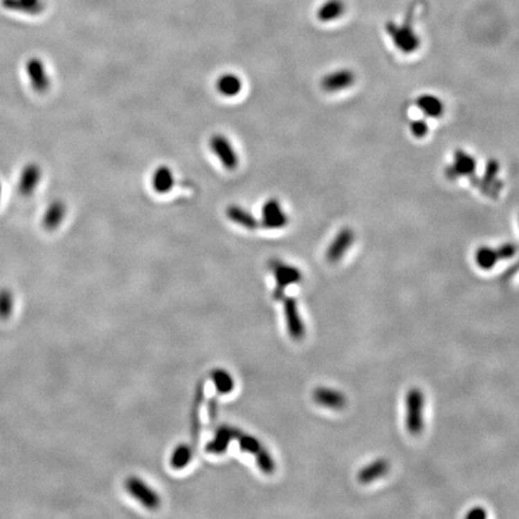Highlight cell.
<instances>
[{"label":"cell","mask_w":519,"mask_h":519,"mask_svg":"<svg viewBox=\"0 0 519 519\" xmlns=\"http://www.w3.org/2000/svg\"><path fill=\"white\" fill-rule=\"evenodd\" d=\"M242 433L238 429L229 425H222L217 429L215 437L213 440L206 445V451L212 455H222L225 453L227 447L230 445L231 440L238 438Z\"/></svg>","instance_id":"9a60e30c"},{"label":"cell","mask_w":519,"mask_h":519,"mask_svg":"<svg viewBox=\"0 0 519 519\" xmlns=\"http://www.w3.org/2000/svg\"><path fill=\"white\" fill-rule=\"evenodd\" d=\"M495 249H497L498 256H499V260H500V261L510 260V258H513L516 254H517V252H518L517 245L513 243L501 244L500 247H498V248Z\"/></svg>","instance_id":"f546056e"},{"label":"cell","mask_w":519,"mask_h":519,"mask_svg":"<svg viewBox=\"0 0 519 519\" xmlns=\"http://www.w3.org/2000/svg\"><path fill=\"white\" fill-rule=\"evenodd\" d=\"M389 468L391 465L389 461L380 458V459L371 461V464L363 466L357 475V480L361 484H371L376 480L384 477L385 475L389 474Z\"/></svg>","instance_id":"e0dca14e"},{"label":"cell","mask_w":519,"mask_h":519,"mask_svg":"<svg viewBox=\"0 0 519 519\" xmlns=\"http://www.w3.org/2000/svg\"><path fill=\"white\" fill-rule=\"evenodd\" d=\"M409 129H410L411 135L414 136L415 139H425L429 132L428 123L425 119L411 121Z\"/></svg>","instance_id":"f1b7e54d"},{"label":"cell","mask_w":519,"mask_h":519,"mask_svg":"<svg viewBox=\"0 0 519 519\" xmlns=\"http://www.w3.org/2000/svg\"><path fill=\"white\" fill-rule=\"evenodd\" d=\"M152 186L158 194H167L175 186V175L166 165L159 166L152 175Z\"/></svg>","instance_id":"44dd1931"},{"label":"cell","mask_w":519,"mask_h":519,"mask_svg":"<svg viewBox=\"0 0 519 519\" xmlns=\"http://www.w3.org/2000/svg\"><path fill=\"white\" fill-rule=\"evenodd\" d=\"M208 415L211 420H215L218 415V399L217 397H212L208 403Z\"/></svg>","instance_id":"1f68e13d"},{"label":"cell","mask_w":519,"mask_h":519,"mask_svg":"<svg viewBox=\"0 0 519 519\" xmlns=\"http://www.w3.org/2000/svg\"><path fill=\"white\" fill-rule=\"evenodd\" d=\"M68 215V206L62 199H55L47 204L41 218L42 226L47 231H55L63 224Z\"/></svg>","instance_id":"4fadbf2b"},{"label":"cell","mask_w":519,"mask_h":519,"mask_svg":"<svg viewBox=\"0 0 519 519\" xmlns=\"http://www.w3.org/2000/svg\"><path fill=\"white\" fill-rule=\"evenodd\" d=\"M285 320L288 325L291 338L294 340H302L306 335V328L303 324L302 317L298 310L297 302L292 297H286L284 299Z\"/></svg>","instance_id":"7c38bea8"},{"label":"cell","mask_w":519,"mask_h":519,"mask_svg":"<svg viewBox=\"0 0 519 519\" xmlns=\"http://www.w3.org/2000/svg\"><path fill=\"white\" fill-rule=\"evenodd\" d=\"M499 261L500 260L498 256L497 249L491 248L488 245L480 247L475 253V262L483 271H491Z\"/></svg>","instance_id":"603a6c76"},{"label":"cell","mask_w":519,"mask_h":519,"mask_svg":"<svg viewBox=\"0 0 519 519\" xmlns=\"http://www.w3.org/2000/svg\"><path fill=\"white\" fill-rule=\"evenodd\" d=\"M355 242V232L351 227H343L339 230L338 234L334 236L333 240L331 242L327 252H326V260L330 263H337L343 258L344 255L348 253L349 249L351 248Z\"/></svg>","instance_id":"30bf717a"},{"label":"cell","mask_w":519,"mask_h":519,"mask_svg":"<svg viewBox=\"0 0 519 519\" xmlns=\"http://www.w3.org/2000/svg\"><path fill=\"white\" fill-rule=\"evenodd\" d=\"M209 148L212 150L213 154L217 157L218 160L220 161L222 167L229 170V171H234L240 164L238 160V155L236 152L235 147L225 135L222 134H214V135L209 139Z\"/></svg>","instance_id":"5b68a950"},{"label":"cell","mask_w":519,"mask_h":519,"mask_svg":"<svg viewBox=\"0 0 519 519\" xmlns=\"http://www.w3.org/2000/svg\"><path fill=\"white\" fill-rule=\"evenodd\" d=\"M477 168V161L471 154L463 149H457L453 154V163L446 168V176L450 179H457L459 177H470L474 175Z\"/></svg>","instance_id":"8fae6325"},{"label":"cell","mask_w":519,"mask_h":519,"mask_svg":"<svg viewBox=\"0 0 519 519\" xmlns=\"http://www.w3.org/2000/svg\"><path fill=\"white\" fill-rule=\"evenodd\" d=\"M226 217L230 222H235L238 226H242L247 230H255L260 225L256 217L253 213L249 212L248 209L242 207L240 204H231L226 209Z\"/></svg>","instance_id":"ac0fdd59"},{"label":"cell","mask_w":519,"mask_h":519,"mask_svg":"<svg viewBox=\"0 0 519 519\" xmlns=\"http://www.w3.org/2000/svg\"><path fill=\"white\" fill-rule=\"evenodd\" d=\"M1 6L11 12L39 16L47 6V0H1Z\"/></svg>","instance_id":"2e32d148"},{"label":"cell","mask_w":519,"mask_h":519,"mask_svg":"<svg viewBox=\"0 0 519 519\" xmlns=\"http://www.w3.org/2000/svg\"><path fill=\"white\" fill-rule=\"evenodd\" d=\"M345 12L343 0H326L317 10V19L320 22L330 23L340 19Z\"/></svg>","instance_id":"7402d4cb"},{"label":"cell","mask_w":519,"mask_h":519,"mask_svg":"<svg viewBox=\"0 0 519 519\" xmlns=\"http://www.w3.org/2000/svg\"><path fill=\"white\" fill-rule=\"evenodd\" d=\"M416 106L425 117L437 118L443 117L445 113V104L443 100L434 94H422L416 99Z\"/></svg>","instance_id":"d6986e66"},{"label":"cell","mask_w":519,"mask_h":519,"mask_svg":"<svg viewBox=\"0 0 519 519\" xmlns=\"http://www.w3.org/2000/svg\"><path fill=\"white\" fill-rule=\"evenodd\" d=\"M204 382L201 384L200 382L197 386V392H196V398H195L194 409H193V414H191V439H193V443H197V439L200 435V428H201V422H200V404L204 401Z\"/></svg>","instance_id":"d4e9b609"},{"label":"cell","mask_w":519,"mask_h":519,"mask_svg":"<svg viewBox=\"0 0 519 519\" xmlns=\"http://www.w3.org/2000/svg\"><path fill=\"white\" fill-rule=\"evenodd\" d=\"M24 73L27 76L30 88L35 93L44 94L50 91L52 80L46 64L40 57H30L24 64Z\"/></svg>","instance_id":"277c9868"},{"label":"cell","mask_w":519,"mask_h":519,"mask_svg":"<svg viewBox=\"0 0 519 519\" xmlns=\"http://www.w3.org/2000/svg\"><path fill=\"white\" fill-rule=\"evenodd\" d=\"M356 75L351 69H338L322 77L320 85L326 93H339L346 91L355 85Z\"/></svg>","instance_id":"ba28073f"},{"label":"cell","mask_w":519,"mask_h":519,"mask_svg":"<svg viewBox=\"0 0 519 519\" xmlns=\"http://www.w3.org/2000/svg\"><path fill=\"white\" fill-rule=\"evenodd\" d=\"M425 394L417 387L410 389L407 393V417L405 425L407 432L419 437L425 428Z\"/></svg>","instance_id":"6da1fadb"},{"label":"cell","mask_w":519,"mask_h":519,"mask_svg":"<svg viewBox=\"0 0 519 519\" xmlns=\"http://www.w3.org/2000/svg\"><path fill=\"white\" fill-rule=\"evenodd\" d=\"M236 440H238L240 447L244 452L256 455L261 450L262 445L258 439L254 438L252 435H247L243 432L238 435V438L236 439Z\"/></svg>","instance_id":"83f0119b"},{"label":"cell","mask_w":519,"mask_h":519,"mask_svg":"<svg viewBox=\"0 0 519 519\" xmlns=\"http://www.w3.org/2000/svg\"><path fill=\"white\" fill-rule=\"evenodd\" d=\"M272 272L276 278V289H274V299L279 301L284 298L285 289L290 285L298 284L302 280V273L297 267L291 266L280 260H272L270 262Z\"/></svg>","instance_id":"3957f363"},{"label":"cell","mask_w":519,"mask_h":519,"mask_svg":"<svg viewBox=\"0 0 519 519\" xmlns=\"http://www.w3.org/2000/svg\"><path fill=\"white\" fill-rule=\"evenodd\" d=\"M125 487L132 497L137 499L142 505L148 507L150 510H155L160 506V497H159L158 493L154 492L148 484H146L139 477H135V476L129 477L125 482Z\"/></svg>","instance_id":"9c48e42d"},{"label":"cell","mask_w":519,"mask_h":519,"mask_svg":"<svg viewBox=\"0 0 519 519\" xmlns=\"http://www.w3.org/2000/svg\"><path fill=\"white\" fill-rule=\"evenodd\" d=\"M1 197H3V184L0 182V201H1Z\"/></svg>","instance_id":"d6a6232c"},{"label":"cell","mask_w":519,"mask_h":519,"mask_svg":"<svg viewBox=\"0 0 519 519\" xmlns=\"http://www.w3.org/2000/svg\"><path fill=\"white\" fill-rule=\"evenodd\" d=\"M289 215L285 212L283 204L278 199L267 200L261 208L260 225L267 230H280L289 224Z\"/></svg>","instance_id":"8992f818"},{"label":"cell","mask_w":519,"mask_h":519,"mask_svg":"<svg viewBox=\"0 0 519 519\" xmlns=\"http://www.w3.org/2000/svg\"><path fill=\"white\" fill-rule=\"evenodd\" d=\"M211 378H212L214 386H215L217 394H219V396H225V394H229L234 391L235 381L232 379V376L224 369H214L211 373Z\"/></svg>","instance_id":"cb8c5ba5"},{"label":"cell","mask_w":519,"mask_h":519,"mask_svg":"<svg viewBox=\"0 0 519 519\" xmlns=\"http://www.w3.org/2000/svg\"><path fill=\"white\" fill-rule=\"evenodd\" d=\"M386 32L391 37L393 45L404 55H412L420 49V37L417 35L415 28L411 26L410 22H403L402 24L389 22L386 24Z\"/></svg>","instance_id":"7a4b0ae2"},{"label":"cell","mask_w":519,"mask_h":519,"mask_svg":"<svg viewBox=\"0 0 519 519\" xmlns=\"http://www.w3.org/2000/svg\"><path fill=\"white\" fill-rule=\"evenodd\" d=\"M242 80L236 73H226L218 77L215 88L218 93L225 98H235L242 91Z\"/></svg>","instance_id":"ffe728a7"},{"label":"cell","mask_w":519,"mask_h":519,"mask_svg":"<svg viewBox=\"0 0 519 519\" xmlns=\"http://www.w3.org/2000/svg\"><path fill=\"white\" fill-rule=\"evenodd\" d=\"M487 512H486V510L483 507L476 506L474 509H471L465 517L468 519H486L487 518Z\"/></svg>","instance_id":"4dcf8cb0"},{"label":"cell","mask_w":519,"mask_h":519,"mask_svg":"<svg viewBox=\"0 0 519 519\" xmlns=\"http://www.w3.org/2000/svg\"><path fill=\"white\" fill-rule=\"evenodd\" d=\"M313 399L316 404L332 410H342L348 404V399L343 393L328 387H317L314 389Z\"/></svg>","instance_id":"5bb4252c"},{"label":"cell","mask_w":519,"mask_h":519,"mask_svg":"<svg viewBox=\"0 0 519 519\" xmlns=\"http://www.w3.org/2000/svg\"><path fill=\"white\" fill-rule=\"evenodd\" d=\"M193 457V448L189 445L182 443L177 447L171 456V466L173 469L181 470L189 464Z\"/></svg>","instance_id":"484cf974"},{"label":"cell","mask_w":519,"mask_h":519,"mask_svg":"<svg viewBox=\"0 0 519 519\" xmlns=\"http://www.w3.org/2000/svg\"><path fill=\"white\" fill-rule=\"evenodd\" d=\"M42 167L37 163H28L23 166L17 181V191L23 197H30L35 194L42 182Z\"/></svg>","instance_id":"52a82bcc"},{"label":"cell","mask_w":519,"mask_h":519,"mask_svg":"<svg viewBox=\"0 0 519 519\" xmlns=\"http://www.w3.org/2000/svg\"><path fill=\"white\" fill-rule=\"evenodd\" d=\"M255 456H256L258 468L261 469L262 473H265L266 475H272L274 473L276 463L273 461L271 453L267 451L265 447L262 446L261 450Z\"/></svg>","instance_id":"4316f807"}]
</instances>
